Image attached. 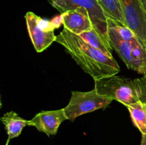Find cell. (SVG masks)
<instances>
[{"instance_id":"obj_1","label":"cell","mask_w":146,"mask_h":145,"mask_svg":"<svg viewBox=\"0 0 146 145\" xmlns=\"http://www.w3.org/2000/svg\"><path fill=\"white\" fill-rule=\"evenodd\" d=\"M56 42L64 48L76 63L94 80L115 75L121 69L113 57L107 56L86 42L81 36L64 28Z\"/></svg>"},{"instance_id":"obj_2","label":"cell","mask_w":146,"mask_h":145,"mask_svg":"<svg viewBox=\"0 0 146 145\" xmlns=\"http://www.w3.org/2000/svg\"><path fill=\"white\" fill-rule=\"evenodd\" d=\"M95 89L101 95L128 107L137 102L146 103V78L131 79L118 75L95 80Z\"/></svg>"},{"instance_id":"obj_3","label":"cell","mask_w":146,"mask_h":145,"mask_svg":"<svg viewBox=\"0 0 146 145\" xmlns=\"http://www.w3.org/2000/svg\"><path fill=\"white\" fill-rule=\"evenodd\" d=\"M108 36L113 49L118 54L128 68L146 75V49L140 41H126L121 39L115 30L108 24Z\"/></svg>"},{"instance_id":"obj_4","label":"cell","mask_w":146,"mask_h":145,"mask_svg":"<svg viewBox=\"0 0 146 145\" xmlns=\"http://www.w3.org/2000/svg\"><path fill=\"white\" fill-rule=\"evenodd\" d=\"M48 1L61 14L78 7L86 9L94 29L101 36L106 44L113 48L108 36V18L96 0H48Z\"/></svg>"},{"instance_id":"obj_5","label":"cell","mask_w":146,"mask_h":145,"mask_svg":"<svg viewBox=\"0 0 146 145\" xmlns=\"http://www.w3.org/2000/svg\"><path fill=\"white\" fill-rule=\"evenodd\" d=\"M25 20L30 39L36 52H42L55 42L56 36L54 34V29L62 24L61 16L49 21L29 11L26 14Z\"/></svg>"},{"instance_id":"obj_6","label":"cell","mask_w":146,"mask_h":145,"mask_svg":"<svg viewBox=\"0 0 146 145\" xmlns=\"http://www.w3.org/2000/svg\"><path fill=\"white\" fill-rule=\"evenodd\" d=\"M113 100L101 95L94 90L88 92L72 91L69 102L64 108L67 119L74 122L78 117L106 108Z\"/></svg>"},{"instance_id":"obj_7","label":"cell","mask_w":146,"mask_h":145,"mask_svg":"<svg viewBox=\"0 0 146 145\" xmlns=\"http://www.w3.org/2000/svg\"><path fill=\"white\" fill-rule=\"evenodd\" d=\"M125 26L146 49V12L140 0H119Z\"/></svg>"},{"instance_id":"obj_8","label":"cell","mask_w":146,"mask_h":145,"mask_svg":"<svg viewBox=\"0 0 146 145\" xmlns=\"http://www.w3.org/2000/svg\"><path fill=\"white\" fill-rule=\"evenodd\" d=\"M67 119L64 108L56 110L41 111L29 122V126H33L38 132H44L47 136L56 135L60 125Z\"/></svg>"},{"instance_id":"obj_9","label":"cell","mask_w":146,"mask_h":145,"mask_svg":"<svg viewBox=\"0 0 146 145\" xmlns=\"http://www.w3.org/2000/svg\"><path fill=\"white\" fill-rule=\"evenodd\" d=\"M60 16L64 28L76 35L94 29L89 14L84 7L63 12Z\"/></svg>"},{"instance_id":"obj_10","label":"cell","mask_w":146,"mask_h":145,"mask_svg":"<svg viewBox=\"0 0 146 145\" xmlns=\"http://www.w3.org/2000/svg\"><path fill=\"white\" fill-rule=\"evenodd\" d=\"M0 119L5 127V129L8 134V140L6 145L8 144L11 139L18 137L21 134L23 129L27 125H29V120L23 119L14 111H10L5 113Z\"/></svg>"},{"instance_id":"obj_11","label":"cell","mask_w":146,"mask_h":145,"mask_svg":"<svg viewBox=\"0 0 146 145\" xmlns=\"http://www.w3.org/2000/svg\"><path fill=\"white\" fill-rule=\"evenodd\" d=\"M108 18L125 26L119 0H96Z\"/></svg>"},{"instance_id":"obj_12","label":"cell","mask_w":146,"mask_h":145,"mask_svg":"<svg viewBox=\"0 0 146 145\" xmlns=\"http://www.w3.org/2000/svg\"><path fill=\"white\" fill-rule=\"evenodd\" d=\"M133 123L142 134H146V103L137 102L127 107Z\"/></svg>"},{"instance_id":"obj_13","label":"cell","mask_w":146,"mask_h":145,"mask_svg":"<svg viewBox=\"0 0 146 145\" xmlns=\"http://www.w3.org/2000/svg\"><path fill=\"white\" fill-rule=\"evenodd\" d=\"M86 42L88 43L91 45H92L94 48H97L101 52L104 53L107 56L113 57L112 55V50L113 48H110L108 45L105 43V41L103 40L101 36L96 32L94 29L91 30L89 31H86L81 35H79Z\"/></svg>"},{"instance_id":"obj_14","label":"cell","mask_w":146,"mask_h":145,"mask_svg":"<svg viewBox=\"0 0 146 145\" xmlns=\"http://www.w3.org/2000/svg\"><path fill=\"white\" fill-rule=\"evenodd\" d=\"M141 145H146V134H142Z\"/></svg>"},{"instance_id":"obj_15","label":"cell","mask_w":146,"mask_h":145,"mask_svg":"<svg viewBox=\"0 0 146 145\" xmlns=\"http://www.w3.org/2000/svg\"><path fill=\"white\" fill-rule=\"evenodd\" d=\"M140 1H141V4H142L143 7L144 9H145L146 12V0H140Z\"/></svg>"},{"instance_id":"obj_16","label":"cell","mask_w":146,"mask_h":145,"mask_svg":"<svg viewBox=\"0 0 146 145\" xmlns=\"http://www.w3.org/2000/svg\"><path fill=\"white\" fill-rule=\"evenodd\" d=\"M145 78H146V75H145Z\"/></svg>"}]
</instances>
